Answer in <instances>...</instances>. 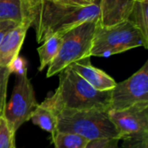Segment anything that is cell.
Listing matches in <instances>:
<instances>
[{
    "mask_svg": "<svg viewBox=\"0 0 148 148\" xmlns=\"http://www.w3.org/2000/svg\"><path fill=\"white\" fill-rule=\"evenodd\" d=\"M29 18L36 42L42 43L53 35H62L86 21L100 18V8L96 2L86 0H40Z\"/></svg>",
    "mask_w": 148,
    "mask_h": 148,
    "instance_id": "6da1fadb",
    "label": "cell"
},
{
    "mask_svg": "<svg viewBox=\"0 0 148 148\" xmlns=\"http://www.w3.org/2000/svg\"><path fill=\"white\" fill-rule=\"evenodd\" d=\"M59 74L57 88L42 102L55 114L62 109L109 110L111 90L95 89L69 67Z\"/></svg>",
    "mask_w": 148,
    "mask_h": 148,
    "instance_id": "7a4b0ae2",
    "label": "cell"
},
{
    "mask_svg": "<svg viewBox=\"0 0 148 148\" xmlns=\"http://www.w3.org/2000/svg\"><path fill=\"white\" fill-rule=\"evenodd\" d=\"M108 111L96 108L62 109L56 113L58 132L75 134L89 141L103 138L119 140L118 132Z\"/></svg>",
    "mask_w": 148,
    "mask_h": 148,
    "instance_id": "3957f363",
    "label": "cell"
},
{
    "mask_svg": "<svg viewBox=\"0 0 148 148\" xmlns=\"http://www.w3.org/2000/svg\"><path fill=\"white\" fill-rule=\"evenodd\" d=\"M137 47L147 49L148 39L129 20L111 26H102L98 23L90 56L108 57Z\"/></svg>",
    "mask_w": 148,
    "mask_h": 148,
    "instance_id": "277c9868",
    "label": "cell"
},
{
    "mask_svg": "<svg viewBox=\"0 0 148 148\" xmlns=\"http://www.w3.org/2000/svg\"><path fill=\"white\" fill-rule=\"evenodd\" d=\"M98 19L86 21L62 35V44L56 58L50 62L47 77L54 76L75 62L90 57V51Z\"/></svg>",
    "mask_w": 148,
    "mask_h": 148,
    "instance_id": "5b68a950",
    "label": "cell"
},
{
    "mask_svg": "<svg viewBox=\"0 0 148 148\" xmlns=\"http://www.w3.org/2000/svg\"><path fill=\"white\" fill-rule=\"evenodd\" d=\"M15 85L9 103L5 104L3 117L16 134L18 128L30 120L31 113L37 106L34 88L27 70L16 75Z\"/></svg>",
    "mask_w": 148,
    "mask_h": 148,
    "instance_id": "8992f818",
    "label": "cell"
},
{
    "mask_svg": "<svg viewBox=\"0 0 148 148\" xmlns=\"http://www.w3.org/2000/svg\"><path fill=\"white\" fill-rule=\"evenodd\" d=\"M108 113L120 140L148 139V102L121 110H108Z\"/></svg>",
    "mask_w": 148,
    "mask_h": 148,
    "instance_id": "52a82bcc",
    "label": "cell"
},
{
    "mask_svg": "<svg viewBox=\"0 0 148 148\" xmlns=\"http://www.w3.org/2000/svg\"><path fill=\"white\" fill-rule=\"evenodd\" d=\"M148 102V61L128 79L116 83L111 90L109 110H121Z\"/></svg>",
    "mask_w": 148,
    "mask_h": 148,
    "instance_id": "ba28073f",
    "label": "cell"
},
{
    "mask_svg": "<svg viewBox=\"0 0 148 148\" xmlns=\"http://www.w3.org/2000/svg\"><path fill=\"white\" fill-rule=\"evenodd\" d=\"M32 26L29 20H23L16 27L10 30L0 43V65L9 67L18 56L29 28Z\"/></svg>",
    "mask_w": 148,
    "mask_h": 148,
    "instance_id": "9c48e42d",
    "label": "cell"
},
{
    "mask_svg": "<svg viewBox=\"0 0 148 148\" xmlns=\"http://www.w3.org/2000/svg\"><path fill=\"white\" fill-rule=\"evenodd\" d=\"M69 67L99 91L112 90L117 83L103 70L94 67L90 63V57L75 62Z\"/></svg>",
    "mask_w": 148,
    "mask_h": 148,
    "instance_id": "30bf717a",
    "label": "cell"
},
{
    "mask_svg": "<svg viewBox=\"0 0 148 148\" xmlns=\"http://www.w3.org/2000/svg\"><path fill=\"white\" fill-rule=\"evenodd\" d=\"M135 1L100 0L99 23L102 26H111L127 20Z\"/></svg>",
    "mask_w": 148,
    "mask_h": 148,
    "instance_id": "8fae6325",
    "label": "cell"
},
{
    "mask_svg": "<svg viewBox=\"0 0 148 148\" xmlns=\"http://www.w3.org/2000/svg\"><path fill=\"white\" fill-rule=\"evenodd\" d=\"M30 120L33 124L51 134L52 140L58 134L57 117L56 114L44 104H37L31 113Z\"/></svg>",
    "mask_w": 148,
    "mask_h": 148,
    "instance_id": "7c38bea8",
    "label": "cell"
},
{
    "mask_svg": "<svg viewBox=\"0 0 148 148\" xmlns=\"http://www.w3.org/2000/svg\"><path fill=\"white\" fill-rule=\"evenodd\" d=\"M62 44V35L56 34L46 39L42 45L37 48L40 59L39 71H42L44 68L49 66L56 58Z\"/></svg>",
    "mask_w": 148,
    "mask_h": 148,
    "instance_id": "4fadbf2b",
    "label": "cell"
},
{
    "mask_svg": "<svg viewBox=\"0 0 148 148\" xmlns=\"http://www.w3.org/2000/svg\"><path fill=\"white\" fill-rule=\"evenodd\" d=\"M148 1H135L127 20L132 22L148 39Z\"/></svg>",
    "mask_w": 148,
    "mask_h": 148,
    "instance_id": "5bb4252c",
    "label": "cell"
},
{
    "mask_svg": "<svg viewBox=\"0 0 148 148\" xmlns=\"http://www.w3.org/2000/svg\"><path fill=\"white\" fill-rule=\"evenodd\" d=\"M10 20L21 23L23 20L20 0H0V21Z\"/></svg>",
    "mask_w": 148,
    "mask_h": 148,
    "instance_id": "9a60e30c",
    "label": "cell"
},
{
    "mask_svg": "<svg viewBox=\"0 0 148 148\" xmlns=\"http://www.w3.org/2000/svg\"><path fill=\"white\" fill-rule=\"evenodd\" d=\"M52 142L55 148H86L89 140L75 134L58 132Z\"/></svg>",
    "mask_w": 148,
    "mask_h": 148,
    "instance_id": "2e32d148",
    "label": "cell"
},
{
    "mask_svg": "<svg viewBox=\"0 0 148 148\" xmlns=\"http://www.w3.org/2000/svg\"><path fill=\"white\" fill-rule=\"evenodd\" d=\"M15 133L10 129L5 119L0 117V148H16Z\"/></svg>",
    "mask_w": 148,
    "mask_h": 148,
    "instance_id": "e0dca14e",
    "label": "cell"
},
{
    "mask_svg": "<svg viewBox=\"0 0 148 148\" xmlns=\"http://www.w3.org/2000/svg\"><path fill=\"white\" fill-rule=\"evenodd\" d=\"M10 74L8 67H3L0 65V117L3 116L6 104L7 87Z\"/></svg>",
    "mask_w": 148,
    "mask_h": 148,
    "instance_id": "ac0fdd59",
    "label": "cell"
},
{
    "mask_svg": "<svg viewBox=\"0 0 148 148\" xmlns=\"http://www.w3.org/2000/svg\"><path fill=\"white\" fill-rule=\"evenodd\" d=\"M121 140L114 138H103L90 140L86 148H121L119 142Z\"/></svg>",
    "mask_w": 148,
    "mask_h": 148,
    "instance_id": "d6986e66",
    "label": "cell"
},
{
    "mask_svg": "<svg viewBox=\"0 0 148 148\" xmlns=\"http://www.w3.org/2000/svg\"><path fill=\"white\" fill-rule=\"evenodd\" d=\"M8 68H9L11 74L14 73L16 75L27 70V65H26L25 60L19 57V56H17L16 59H14L12 61V62L9 65Z\"/></svg>",
    "mask_w": 148,
    "mask_h": 148,
    "instance_id": "ffe728a7",
    "label": "cell"
},
{
    "mask_svg": "<svg viewBox=\"0 0 148 148\" xmlns=\"http://www.w3.org/2000/svg\"><path fill=\"white\" fill-rule=\"evenodd\" d=\"M20 1H21L22 9H23V20H29L31 22V20L29 18L31 10H33V8L36 5V3L40 0H20ZM31 23H32V22H31Z\"/></svg>",
    "mask_w": 148,
    "mask_h": 148,
    "instance_id": "44dd1931",
    "label": "cell"
},
{
    "mask_svg": "<svg viewBox=\"0 0 148 148\" xmlns=\"http://www.w3.org/2000/svg\"><path fill=\"white\" fill-rule=\"evenodd\" d=\"M121 148H148V139L144 140H121Z\"/></svg>",
    "mask_w": 148,
    "mask_h": 148,
    "instance_id": "7402d4cb",
    "label": "cell"
},
{
    "mask_svg": "<svg viewBox=\"0 0 148 148\" xmlns=\"http://www.w3.org/2000/svg\"><path fill=\"white\" fill-rule=\"evenodd\" d=\"M19 23L14 21H10V20H4V21H0V43L4 37V36L12 29L16 27Z\"/></svg>",
    "mask_w": 148,
    "mask_h": 148,
    "instance_id": "603a6c76",
    "label": "cell"
},
{
    "mask_svg": "<svg viewBox=\"0 0 148 148\" xmlns=\"http://www.w3.org/2000/svg\"><path fill=\"white\" fill-rule=\"evenodd\" d=\"M86 1H89V2H95V0H86Z\"/></svg>",
    "mask_w": 148,
    "mask_h": 148,
    "instance_id": "cb8c5ba5",
    "label": "cell"
},
{
    "mask_svg": "<svg viewBox=\"0 0 148 148\" xmlns=\"http://www.w3.org/2000/svg\"><path fill=\"white\" fill-rule=\"evenodd\" d=\"M138 1H148V0H138Z\"/></svg>",
    "mask_w": 148,
    "mask_h": 148,
    "instance_id": "d4e9b609",
    "label": "cell"
}]
</instances>
